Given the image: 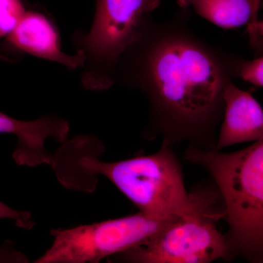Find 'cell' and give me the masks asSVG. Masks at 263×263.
I'll return each instance as SVG.
<instances>
[{"label":"cell","instance_id":"obj_3","mask_svg":"<svg viewBox=\"0 0 263 263\" xmlns=\"http://www.w3.org/2000/svg\"><path fill=\"white\" fill-rule=\"evenodd\" d=\"M80 164L86 173L110 180L139 212L148 215H183L195 209L198 200L199 190L186 191L179 160L166 143L153 155L115 162L86 157Z\"/></svg>","mask_w":263,"mask_h":263},{"label":"cell","instance_id":"obj_6","mask_svg":"<svg viewBox=\"0 0 263 263\" xmlns=\"http://www.w3.org/2000/svg\"><path fill=\"white\" fill-rule=\"evenodd\" d=\"M176 217H157L139 212L70 229L53 230L51 247L34 262H99L143 245Z\"/></svg>","mask_w":263,"mask_h":263},{"label":"cell","instance_id":"obj_2","mask_svg":"<svg viewBox=\"0 0 263 263\" xmlns=\"http://www.w3.org/2000/svg\"><path fill=\"white\" fill-rule=\"evenodd\" d=\"M183 157L206 170L215 181L229 226L228 259L241 256L262 262L263 140L230 153L190 145Z\"/></svg>","mask_w":263,"mask_h":263},{"label":"cell","instance_id":"obj_5","mask_svg":"<svg viewBox=\"0 0 263 263\" xmlns=\"http://www.w3.org/2000/svg\"><path fill=\"white\" fill-rule=\"evenodd\" d=\"M161 0H97L89 33L79 38L84 54L81 82L86 89L103 91L116 82L121 59L148 27L149 14Z\"/></svg>","mask_w":263,"mask_h":263},{"label":"cell","instance_id":"obj_10","mask_svg":"<svg viewBox=\"0 0 263 263\" xmlns=\"http://www.w3.org/2000/svg\"><path fill=\"white\" fill-rule=\"evenodd\" d=\"M180 6L195 13L223 29L247 25L252 18L250 0H178Z\"/></svg>","mask_w":263,"mask_h":263},{"label":"cell","instance_id":"obj_11","mask_svg":"<svg viewBox=\"0 0 263 263\" xmlns=\"http://www.w3.org/2000/svg\"><path fill=\"white\" fill-rule=\"evenodd\" d=\"M26 12L21 0H0V40L14 30Z\"/></svg>","mask_w":263,"mask_h":263},{"label":"cell","instance_id":"obj_1","mask_svg":"<svg viewBox=\"0 0 263 263\" xmlns=\"http://www.w3.org/2000/svg\"><path fill=\"white\" fill-rule=\"evenodd\" d=\"M243 60L208 46L179 24L152 25L121 59L117 77L142 90L150 128L169 146L216 148L224 89Z\"/></svg>","mask_w":263,"mask_h":263},{"label":"cell","instance_id":"obj_8","mask_svg":"<svg viewBox=\"0 0 263 263\" xmlns=\"http://www.w3.org/2000/svg\"><path fill=\"white\" fill-rule=\"evenodd\" d=\"M5 46L62 64L71 70L82 68L84 65V56L80 51L74 56L62 51L56 27L46 15L37 12H26L14 30L5 37Z\"/></svg>","mask_w":263,"mask_h":263},{"label":"cell","instance_id":"obj_14","mask_svg":"<svg viewBox=\"0 0 263 263\" xmlns=\"http://www.w3.org/2000/svg\"><path fill=\"white\" fill-rule=\"evenodd\" d=\"M27 262L26 255L15 250L11 243H5L0 247V263Z\"/></svg>","mask_w":263,"mask_h":263},{"label":"cell","instance_id":"obj_4","mask_svg":"<svg viewBox=\"0 0 263 263\" xmlns=\"http://www.w3.org/2000/svg\"><path fill=\"white\" fill-rule=\"evenodd\" d=\"M224 218L217 189L199 190L192 212L176 217L143 245L121 253L122 258L138 263H209L228 259L226 235L217 226Z\"/></svg>","mask_w":263,"mask_h":263},{"label":"cell","instance_id":"obj_12","mask_svg":"<svg viewBox=\"0 0 263 263\" xmlns=\"http://www.w3.org/2000/svg\"><path fill=\"white\" fill-rule=\"evenodd\" d=\"M263 58L259 56L252 61L243 60L240 65L238 76L243 80L262 87L263 86Z\"/></svg>","mask_w":263,"mask_h":263},{"label":"cell","instance_id":"obj_9","mask_svg":"<svg viewBox=\"0 0 263 263\" xmlns=\"http://www.w3.org/2000/svg\"><path fill=\"white\" fill-rule=\"evenodd\" d=\"M224 113L216 148L263 140V110L248 91L230 81L224 89Z\"/></svg>","mask_w":263,"mask_h":263},{"label":"cell","instance_id":"obj_13","mask_svg":"<svg viewBox=\"0 0 263 263\" xmlns=\"http://www.w3.org/2000/svg\"><path fill=\"white\" fill-rule=\"evenodd\" d=\"M10 219L19 228L30 230L34 226L32 214L29 212L15 210L0 201V219Z\"/></svg>","mask_w":263,"mask_h":263},{"label":"cell","instance_id":"obj_7","mask_svg":"<svg viewBox=\"0 0 263 263\" xmlns=\"http://www.w3.org/2000/svg\"><path fill=\"white\" fill-rule=\"evenodd\" d=\"M70 131L68 122L54 116L34 121H21L0 111V133L14 135L18 140L13 158L20 165L51 164L53 159L46 149L48 138L63 143Z\"/></svg>","mask_w":263,"mask_h":263}]
</instances>
